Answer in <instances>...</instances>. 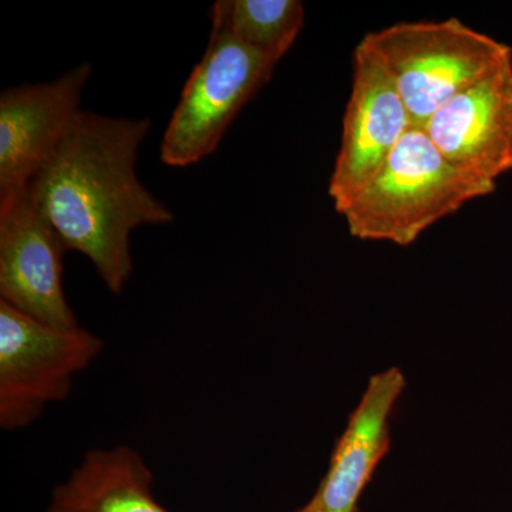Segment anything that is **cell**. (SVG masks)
I'll use <instances>...</instances> for the list:
<instances>
[{"mask_svg": "<svg viewBox=\"0 0 512 512\" xmlns=\"http://www.w3.org/2000/svg\"><path fill=\"white\" fill-rule=\"evenodd\" d=\"M150 124L83 110L26 188L67 251L86 255L117 295L133 274L131 232L174 218L138 180V147Z\"/></svg>", "mask_w": 512, "mask_h": 512, "instance_id": "cell-1", "label": "cell"}, {"mask_svg": "<svg viewBox=\"0 0 512 512\" xmlns=\"http://www.w3.org/2000/svg\"><path fill=\"white\" fill-rule=\"evenodd\" d=\"M494 191V184L458 170L423 128L413 127L375 180L340 215L352 237L409 247L431 225Z\"/></svg>", "mask_w": 512, "mask_h": 512, "instance_id": "cell-2", "label": "cell"}, {"mask_svg": "<svg viewBox=\"0 0 512 512\" xmlns=\"http://www.w3.org/2000/svg\"><path fill=\"white\" fill-rule=\"evenodd\" d=\"M423 128L444 104L512 59V49L461 20L397 23L360 40Z\"/></svg>", "mask_w": 512, "mask_h": 512, "instance_id": "cell-3", "label": "cell"}, {"mask_svg": "<svg viewBox=\"0 0 512 512\" xmlns=\"http://www.w3.org/2000/svg\"><path fill=\"white\" fill-rule=\"evenodd\" d=\"M278 63L211 18L207 49L165 128L161 161L183 168L214 153L239 111L269 82Z\"/></svg>", "mask_w": 512, "mask_h": 512, "instance_id": "cell-4", "label": "cell"}, {"mask_svg": "<svg viewBox=\"0 0 512 512\" xmlns=\"http://www.w3.org/2000/svg\"><path fill=\"white\" fill-rule=\"evenodd\" d=\"M80 328L47 325L0 301V426L20 430L70 393L73 377L103 352Z\"/></svg>", "mask_w": 512, "mask_h": 512, "instance_id": "cell-5", "label": "cell"}, {"mask_svg": "<svg viewBox=\"0 0 512 512\" xmlns=\"http://www.w3.org/2000/svg\"><path fill=\"white\" fill-rule=\"evenodd\" d=\"M353 63L342 144L329 183V197L339 214L375 180L414 127L389 74L360 43Z\"/></svg>", "mask_w": 512, "mask_h": 512, "instance_id": "cell-6", "label": "cell"}, {"mask_svg": "<svg viewBox=\"0 0 512 512\" xmlns=\"http://www.w3.org/2000/svg\"><path fill=\"white\" fill-rule=\"evenodd\" d=\"M67 249L28 190L0 200V301L56 328H77L63 291Z\"/></svg>", "mask_w": 512, "mask_h": 512, "instance_id": "cell-7", "label": "cell"}, {"mask_svg": "<svg viewBox=\"0 0 512 512\" xmlns=\"http://www.w3.org/2000/svg\"><path fill=\"white\" fill-rule=\"evenodd\" d=\"M92 64L53 82L10 87L0 96V200L28 188L82 114Z\"/></svg>", "mask_w": 512, "mask_h": 512, "instance_id": "cell-8", "label": "cell"}, {"mask_svg": "<svg viewBox=\"0 0 512 512\" xmlns=\"http://www.w3.org/2000/svg\"><path fill=\"white\" fill-rule=\"evenodd\" d=\"M423 130L458 170L495 185L512 170V59L444 104Z\"/></svg>", "mask_w": 512, "mask_h": 512, "instance_id": "cell-9", "label": "cell"}, {"mask_svg": "<svg viewBox=\"0 0 512 512\" xmlns=\"http://www.w3.org/2000/svg\"><path fill=\"white\" fill-rule=\"evenodd\" d=\"M406 389L402 370L376 373L343 431L326 476L298 512H357L360 497L390 448V417Z\"/></svg>", "mask_w": 512, "mask_h": 512, "instance_id": "cell-10", "label": "cell"}, {"mask_svg": "<svg viewBox=\"0 0 512 512\" xmlns=\"http://www.w3.org/2000/svg\"><path fill=\"white\" fill-rule=\"evenodd\" d=\"M153 473L127 446L92 450L57 485L46 512H168L151 493Z\"/></svg>", "mask_w": 512, "mask_h": 512, "instance_id": "cell-11", "label": "cell"}, {"mask_svg": "<svg viewBox=\"0 0 512 512\" xmlns=\"http://www.w3.org/2000/svg\"><path fill=\"white\" fill-rule=\"evenodd\" d=\"M211 18L245 45L281 62L301 33L305 8L299 0H220Z\"/></svg>", "mask_w": 512, "mask_h": 512, "instance_id": "cell-12", "label": "cell"}]
</instances>
